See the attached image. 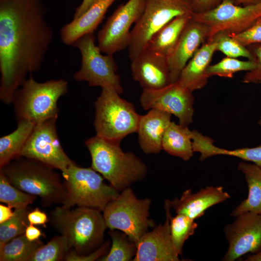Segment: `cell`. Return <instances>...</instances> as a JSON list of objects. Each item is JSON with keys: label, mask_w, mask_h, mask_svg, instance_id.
<instances>
[{"label": "cell", "mask_w": 261, "mask_h": 261, "mask_svg": "<svg viewBox=\"0 0 261 261\" xmlns=\"http://www.w3.org/2000/svg\"><path fill=\"white\" fill-rule=\"evenodd\" d=\"M216 51L214 41L204 43L181 71L177 81L180 85L192 92L205 87L209 79L206 71Z\"/></svg>", "instance_id": "obj_21"}, {"label": "cell", "mask_w": 261, "mask_h": 261, "mask_svg": "<svg viewBox=\"0 0 261 261\" xmlns=\"http://www.w3.org/2000/svg\"><path fill=\"white\" fill-rule=\"evenodd\" d=\"M210 41L216 43L217 51H220L228 57H243L254 61V57L248 48L240 44L227 32H219Z\"/></svg>", "instance_id": "obj_35"}, {"label": "cell", "mask_w": 261, "mask_h": 261, "mask_svg": "<svg viewBox=\"0 0 261 261\" xmlns=\"http://www.w3.org/2000/svg\"><path fill=\"white\" fill-rule=\"evenodd\" d=\"M36 196L26 193L13 185L0 172V202L12 208L27 207L35 201Z\"/></svg>", "instance_id": "obj_31"}, {"label": "cell", "mask_w": 261, "mask_h": 261, "mask_svg": "<svg viewBox=\"0 0 261 261\" xmlns=\"http://www.w3.org/2000/svg\"><path fill=\"white\" fill-rule=\"evenodd\" d=\"M102 212L91 208L66 209L57 206L49 221L60 234L64 236L70 250L64 261H85L86 257L104 243L107 227Z\"/></svg>", "instance_id": "obj_2"}, {"label": "cell", "mask_w": 261, "mask_h": 261, "mask_svg": "<svg viewBox=\"0 0 261 261\" xmlns=\"http://www.w3.org/2000/svg\"><path fill=\"white\" fill-rule=\"evenodd\" d=\"M261 17V2L252 5H236L222 0L215 8L201 13H194L192 18L206 25L209 29L207 41L217 33L224 31L238 34L251 27Z\"/></svg>", "instance_id": "obj_11"}, {"label": "cell", "mask_w": 261, "mask_h": 261, "mask_svg": "<svg viewBox=\"0 0 261 261\" xmlns=\"http://www.w3.org/2000/svg\"><path fill=\"white\" fill-rule=\"evenodd\" d=\"M120 95L113 89L102 88L95 102L94 121L96 135L118 143L137 132L141 116L134 105Z\"/></svg>", "instance_id": "obj_7"}, {"label": "cell", "mask_w": 261, "mask_h": 261, "mask_svg": "<svg viewBox=\"0 0 261 261\" xmlns=\"http://www.w3.org/2000/svg\"><path fill=\"white\" fill-rule=\"evenodd\" d=\"M46 13L43 0H0V99L5 104L44 62L53 38Z\"/></svg>", "instance_id": "obj_1"}, {"label": "cell", "mask_w": 261, "mask_h": 261, "mask_svg": "<svg viewBox=\"0 0 261 261\" xmlns=\"http://www.w3.org/2000/svg\"><path fill=\"white\" fill-rule=\"evenodd\" d=\"M237 168L244 175L248 194L247 198L232 211L231 216L235 218L248 212L261 214V168L243 161L238 163Z\"/></svg>", "instance_id": "obj_25"}, {"label": "cell", "mask_w": 261, "mask_h": 261, "mask_svg": "<svg viewBox=\"0 0 261 261\" xmlns=\"http://www.w3.org/2000/svg\"><path fill=\"white\" fill-rule=\"evenodd\" d=\"M194 14L189 0H145L144 12L131 30L130 58L145 49L154 35L173 19Z\"/></svg>", "instance_id": "obj_9"}, {"label": "cell", "mask_w": 261, "mask_h": 261, "mask_svg": "<svg viewBox=\"0 0 261 261\" xmlns=\"http://www.w3.org/2000/svg\"><path fill=\"white\" fill-rule=\"evenodd\" d=\"M85 144L91 156V167L119 192L145 177V163L133 153L123 151L120 143L96 135Z\"/></svg>", "instance_id": "obj_3"}, {"label": "cell", "mask_w": 261, "mask_h": 261, "mask_svg": "<svg viewBox=\"0 0 261 261\" xmlns=\"http://www.w3.org/2000/svg\"><path fill=\"white\" fill-rule=\"evenodd\" d=\"M164 209L170 222L171 240L174 248L179 255L182 254L185 242L193 235L198 227V224L187 216L176 214L173 217L170 212L172 209L169 200L164 202Z\"/></svg>", "instance_id": "obj_28"}, {"label": "cell", "mask_w": 261, "mask_h": 261, "mask_svg": "<svg viewBox=\"0 0 261 261\" xmlns=\"http://www.w3.org/2000/svg\"><path fill=\"white\" fill-rule=\"evenodd\" d=\"M193 16L185 14L173 19L154 35L145 49L167 58L173 51Z\"/></svg>", "instance_id": "obj_24"}, {"label": "cell", "mask_w": 261, "mask_h": 261, "mask_svg": "<svg viewBox=\"0 0 261 261\" xmlns=\"http://www.w3.org/2000/svg\"><path fill=\"white\" fill-rule=\"evenodd\" d=\"M108 233L112 241L111 246L108 253L99 261H132L137 252V243L122 231L110 230Z\"/></svg>", "instance_id": "obj_30"}, {"label": "cell", "mask_w": 261, "mask_h": 261, "mask_svg": "<svg viewBox=\"0 0 261 261\" xmlns=\"http://www.w3.org/2000/svg\"><path fill=\"white\" fill-rule=\"evenodd\" d=\"M228 248L221 261H233L261 250V214L244 212L224 228Z\"/></svg>", "instance_id": "obj_15"}, {"label": "cell", "mask_w": 261, "mask_h": 261, "mask_svg": "<svg viewBox=\"0 0 261 261\" xmlns=\"http://www.w3.org/2000/svg\"><path fill=\"white\" fill-rule=\"evenodd\" d=\"M28 207L15 209L14 216L7 221L0 223V245L5 244L13 238L25 233L29 224Z\"/></svg>", "instance_id": "obj_34"}, {"label": "cell", "mask_w": 261, "mask_h": 261, "mask_svg": "<svg viewBox=\"0 0 261 261\" xmlns=\"http://www.w3.org/2000/svg\"><path fill=\"white\" fill-rule=\"evenodd\" d=\"M28 219L29 224L34 225H42L46 227V223L49 219L46 213L36 207L32 210H29L28 214Z\"/></svg>", "instance_id": "obj_39"}, {"label": "cell", "mask_w": 261, "mask_h": 261, "mask_svg": "<svg viewBox=\"0 0 261 261\" xmlns=\"http://www.w3.org/2000/svg\"><path fill=\"white\" fill-rule=\"evenodd\" d=\"M70 250L66 238L61 234L56 235L38 248L29 261H64Z\"/></svg>", "instance_id": "obj_32"}, {"label": "cell", "mask_w": 261, "mask_h": 261, "mask_svg": "<svg viewBox=\"0 0 261 261\" xmlns=\"http://www.w3.org/2000/svg\"><path fill=\"white\" fill-rule=\"evenodd\" d=\"M53 168L37 160L20 157L0 168L9 182L19 189L40 198L42 205L62 204L66 188Z\"/></svg>", "instance_id": "obj_4"}, {"label": "cell", "mask_w": 261, "mask_h": 261, "mask_svg": "<svg viewBox=\"0 0 261 261\" xmlns=\"http://www.w3.org/2000/svg\"><path fill=\"white\" fill-rule=\"evenodd\" d=\"M232 3L239 5H249L261 2V0H228Z\"/></svg>", "instance_id": "obj_43"}, {"label": "cell", "mask_w": 261, "mask_h": 261, "mask_svg": "<svg viewBox=\"0 0 261 261\" xmlns=\"http://www.w3.org/2000/svg\"><path fill=\"white\" fill-rule=\"evenodd\" d=\"M258 123L259 125L260 126V127L261 128V116L259 118Z\"/></svg>", "instance_id": "obj_45"}, {"label": "cell", "mask_w": 261, "mask_h": 261, "mask_svg": "<svg viewBox=\"0 0 261 261\" xmlns=\"http://www.w3.org/2000/svg\"><path fill=\"white\" fill-rule=\"evenodd\" d=\"M12 209L8 205L0 204V223L7 221L14 216V212Z\"/></svg>", "instance_id": "obj_42"}, {"label": "cell", "mask_w": 261, "mask_h": 261, "mask_svg": "<svg viewBox=\"0 0 261 261\" xmlns=\"http://www.w3.org/2000/svg\"><path fill=\"white\" fill-rule=\"evenodd\" d=\"M15 92L12 102L17 121H30L35 124L58 118V99L68 91L64 79L36 81L31 76Z\"/></svg>", "instance_id": "obj_5"}, {"label": "cell", "mask_w": 261, "mask_h": 261, "mask_svg": "<svg viewBox=\"0 0 261 261\" xmlns=\"http://www.w3.org/2000/svg\"><path fill=\"white\" fill-rule=\"evenodd\" d=\"M43 243L40 239L29 241L25 233L0 245V261H29Z\"/></svg>", "instance_id": "obj_29"}, {"label": "cell", "mask_w": 261, "mask_h": 261, "mask_svg": "<svg viewBox=\"0 0 261 261\" xmlns=\"http://www.w3.org/2000/svg\"><path fill=\"white\" fill-rule=\"evenodd\" d=\"M172 115L157 109L140 116L137 133L142 151L146 154L159 153L164 134L170 124Z\"/></svg>", "instance_id": "obj_20"}, {"label": "cell", "mask_w": 261, "mask_h": 261, "mask_svg": "<svg viewBox=\"0 0 261 261\" xmlns=\"http://www.w3.org/2000/svg\"><path fill=\"white\" fill-rule=\"evenodd\" d=\"M100 0H83L75 9L73 18H77L84 14L91 6Z\"/></svg>", "instance_id": "obj_41"}, {"label": "cell", "mask_w": 261, "mask_h": 261, "mask_svg": "<svg viewBox=\"0 0 261 261\" xmlns=\"http://www.w3.org/2000/svg\"><path fill=\"white\" fill-rule=\"evenodd\" d=\"M209 29L193 18L183 31L172 53L167 58L171 83L178 81L188 61L208 39Z\"/></svg>", "instance_id": "obj_17"}, {"label": "cell", "mask_w": 261, "mask_h": 261, "mask_svg": "<svg viewBox=\"0 0 261 261\" xmlns=\"http://www.w3.org/2000/svg\"><path fill=\"white\" fill-rule=\"evenodd\" d=\"M57 119L52 118L36 124L21 157L37 160L62 172L74 162L62 147L57 133Z\"/></svg>", "instance_id": "obj_13"}, {"label": "cell", "mask_w": 261, "mask_h": 261, "mask_svg": "<svg viewBox=\"0 0 261 261\" xmlns=\"http://www.w3.org/2000/svg\"><path fill=\"white\" fill-rule=\"evenodd\" d=\"M194 13L210 11L218 6L222 0H189Z\"/></svg>", "instance_id": "obj_38"}, {"label": "cell", "mask_w": 261, "mask_h": 261, "mask_svg": "<svg viewBox=\"0 0 261 261\" xmlns=\"http://www.w3.org/2000/svg\"><path fill=\"white\" fill-rule=\"evenodd\" d=\"M25 235L26 238L30 241H34L40 239L41 236H44L40 229L34 225L29 224L27 226Z\"/></svg>", "instance_id": "obj_40"}, {"label": "cell", "mask_w": 261, "mask_h": 261, "mask_svg": "<svg viewBox=\"0 0 261 261\" xmlns=\"http://www.w3.org/2000/svg\"><path fill=\"white\" fill-rule=\"evenodd\" d=\"M192 92L177 81L158 89H143L140 102L144 109L167 112L175 116L179 124L188 127L193 121L194 112Z\"/></svg>", "instance_id": "obj_14"}, {"label": "cell", "mask_w": 261, "mask_h": 261, "mask_svg": "<svg viewBox=\"0 0 261 261\" xmlns=\"http://www.w3.org/2000/svg\"><path fill=\"white\" fill-rule=\"evenodd\" d=\"M137 249L133 261H179V256L173 244L169 218L148 231L137 244Z\"/></svg>", "instance_id": "obj_18"}, {"label": "cell", "mask_w": 261, "mask_h": 261, "mask_svg": "<svg viewBox=\"0 0 261 261\" xmlns=\"http://www.w3.org/2000/svg\"><path fill=\"white\" fill-rule=\"evenodd\" d=\"M246 261H261V250L259 252L248 256Z\"/></svg>", "instance_id": "obj_44"}, {"label": "cell", "mask_w": 261, "mask_h": 261, "mask_svg": "<svg viewBox=\"0 0 261 261\" xmlns=\"http://www.w3.org/2000/svg\"><path fill=\"white\" fill-rule=\"evenodd\" d=\"M36 124L28 120L17 121L16 129L0 138V168L21 157L22 150Z\"/></svg>", "instance_id": "obj_27"}, {"label": "cell", "mask_w": 261, "mask_h": 261, "mask_svg": "<svg viewBox=\"0 0 261 261\" xmlns=\"http://www.w3.org/2000/svg\"><path fill=\"white\" fill-rule=\"evenodd\" d=\"M93 33L85 35L73 44L81 55V66L73 75L77 81H85L91 87L111 88L119 94L123 92L118 67L113 55H103L95 44Z\"/></svg>", "instance_id": "obj_10"}, {"label": "cell", "mask_w": 261, "mask_h": 261, "mask_svg": "<svg viewBox=\"0 0 261 261\" xmlns=\"http://www.w3.org/2000/svg\"><path fill=\"white\" fill-rule=\"evenodd\" d=\"M162 148L169 154L189 160L193 156L192 130L184 126L171 122L167 129L162 142Z\"/></svg>", "instance_id": "obj_26"}, {"label": "cell", "mask_w": 261, "mask_h": 261, "mask_svg": "<svg viewBox=\"0 0 261 261\" xmlns=\"http://www.w3.org/2000/svg\"><path fill=\"white\" fill-rule=\"evenodd\" d=\"M145 3V0H128L108 18L97 35V45L102 52L113 55L128 47L130 27L141 17Z\"/></svg>", "instance_id": "obj_12"}, {"label": "cell", "mask_w": 261, "mask_h": 261, "mask_svg": "<svg viewBox=\"0 0 261 261\" xmlns=\"http://www.w3.org/2000/svg\"><path fill=\"white\" fill-rule=\"evenodd\" d=\"M231 198L222 186H206L196 192L190 189L185 190L180 198L170 200L172 208L176 214H182L196 219L202 217L212 206Z\"/></svg>", "instance_id": "obj_19"}, {"label": "cell", "mask_w": 261, "mask_h": 261, "mask_svg": "<svg viewBox=\"0 0 261 261\" xmlns=\"http://www.w3.org/2000/svg\"><path fill=\"white\" fill-rule=\"evenodd\" d=\"M118 0H100L80 16L73 18L60 30L61 41L67 45H72L82 36L93 33L102 22L109 8Z\"/></svg>", "instance_id": "obj_22"}, {"label": "cell", "mask_w": 261, "mask_h": 261, "mask_svg": "<svg viewBox=\"0 0 261 261\" xmlns=\"http://www.w3.org/2000/svg\"><path fill=\"white\" fill-rule=\"evenodd\" d=\"M230 35L238 43L246 47L254 44H261V17L244 31Z\"/></svg>", "instance_id": "obj_36"}, {"label": "cell", "mask_w": 261, "mask_h": 261, "mask_svg": "<svg viewBox=\"0 0 261 261\" xmlns=\"http://www.w3.org/2000/svg\"><path fill=\"white\" fill-rule=\"evenodd\" d=\"M151 204L149 198H138L130 187L124 189L102 211L107 228L123 232L137 244L149 228L156 226L149 218Z\"/></svg>", "instance_id": "obj_8"}, {"label": "cell", "mask_w": 261, "mask_h": 261, "mask_svg": "<svg viewBox=\"0 0 261 261\" xmlns=\"http://www.w3.org/2000/svg\"><path fill=\"white\" fill-rule=\"evenodd\" d=\"M66 194L61 204L70 209L77 205L102 212L120 192L104 182V178L91 167L84 168L75 163L62 172Z\"/></svg>", "instance_id": "obj_6"}, {"label": "cell", "mask_w": 261, "mask_h": 261, "mask_svg": "<svg viewBox=\"0 0 261 261\" xmlns=\"http://www.w3.org/2000/svg\"><path fill=\"white\" fill-rule=\"evenodd\" d=\"M255 61L241 60L237 58L226 57L213 65H210L206 71L209 77L218 76L221 77L231 78L234 74L239 72L251 71L256 67Z\"/></svg>", "instance_id": "obj_33"}, {"label": "cell", "mask_w": 261, "mask_h": 261, "mask_svg": "<svg viewBox=\"0 0 261 261\" xmlns=\"http://www.w3.org/2000/svg\"><path fill=\"white\" fill-rule=\"evenodd\" d=\"M130 59L132 78L143 89H158L171 83L167 58L145 49Z\"/></svg>", "instance_id": "obj_16"}, {"label": "cell", "mask_w": 261, "mask_h": 261, "mask_svg": "<svg viewBox=\"0 0 261 261\" xmlns=\"http://www.w3.org/2000/svg\"><path fill=\"white\" fill-rule=\"evenodd\" d=\"M247 47L253 55L257 66L253 70L246 72L242 82L246 84H261V44H252Z\"/></svg>", "instance_id": "obj_37"}, {"label": "cell", "mask_w": 261, "mask_h": 261, "mask_svg": "<svg viewBox=\"0 0 261 261\" xmlns=\"http://www.w3.org/2000/svg\"><path fill=\"white\" fill-rule=\"evenodd\" d=\"M192 142L193 151L200 153L201 161L216 155H226L252 162L261 168V145L253 147L226 149L216 146L212 138L197 130H192Z\"/></svg>", "instance_id": "obj_23"}]
</instances>
